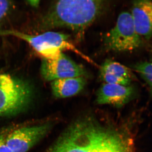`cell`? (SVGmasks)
<instances>
[{
  "mask_svg": "<svg viewBox=\"0 0 152 152\" xmlns=\"http://www.w3.org/2000/svg\"><path fill=\"white\" fill-rule=\"evenodd\" d=\"M143 39L137 32L131 13L123 12L115 26L105 34L103 45L107 51H132L141 47Z\"/></svg>",
  "mask_w": 152,
  "mask_h": 152,
  "instance_id": "5b68a950",
  "label": "cell"
},
{
  "mask_svg": "<svg viewBox=\"0 0 152 152\" xmlns=\"http://www.w3.org/2000/svg\"><path fill=\"white\" fill-rule=\"evenodd\" d=\"M86 83L85 77L58 79L51 82L52 93L59 99L70 97L81 92Z\"/></svg>",
  "mask_w": 152,
  "mask_h": 152,
  "instance_id": "8fae6325",
  "label": "cell"
},
{
  "mask_svg": "<svg viewBox=\"0 0 152 152\" xmlns=\"http://www.w3.org/2000/svg\"><path fill=\"white\" fill-rule=\"evenodd\" d=\"M51 126L45 123L17 129L6 138V143L14 152H27L48 134Z\"/></svg>",
  "mask_w": 152,
  "mask_h": 152,
  "instance_id": "52a82bcc",
  "label": "cell"
},
{
  "mask_svg": "<svg viewBox=\"0 0 152 152\" xmlns=\"http://www.w3.org/2000/svg\"><path fill=\"white\" fill-rule=\"evenodd\" d=\"M131 13L139 35L147 39L152 38V1L148 0L134 1Z\"/></svg>",
  "mask_w": 152,
  "mask_h": 152,
  "instance_id": "9c48e42d",
  "label": "cell"
},
{
  "mask_svg": "<svg viewBox=\"0 0 152 152\" xmlns=\"http://www.w3.org/2000/svg\"><path fill=\"white\" fill-rule=\"evenodd\" d=\"M151 51H152V50Z\"/></svg>",
  "mask_w": 152,
  "mask_h": 152,
  "instance_id": "2e32d148",
  "label": "cell"
},
{
  "mask_svg": "<svg viewBox=\"0 0 152 152\" xmlns=\"http://www.w3.org/2000/svg\"><path fill=\"white\" fill-rule=\"evenodd\" d=\"M41 74L45 80L51 82L66 78L86 77L88 75L83 66L74 61L63 53L54 59H43Z\"/></svg>",
  "mask_w": 152,
  "mask_h": 152,
  "instance_id": "8992f818",
  "label": "cell"
},
{
  "mask_svg": "<svg viewBox=\"0 0 152 152\" xmlns=\"http://www.w3.org/2000/svg\"><path fill=\"white\" fill-rule=\"evenodd\" d=\"M1 34L10 35L27 42L43 58L54 59L60 56L64 50H71L93 64L92 60L83 53L69 40V36L53 31H47L37 35L26 34L15 31H6Z\"/></svg>",
  "mask_w": 152,
  "mask_h": 152,
  "instance_id": "3957f363",
  "label": "cell"
},
{
  "mask_svg": "<svg viewBox=\"0 0 152 152\" xmlns=\"http://www.w3.org/2000/svg\"><path fill=\"white\" fill-rule=\"evenodd\" d=\"M99 76L101 80L106 83L129 86L134 75L129 69L122 64L107 59L100 68Z\"/></svg>",
  "mask_w": 152,
  "mask_h": 152,
  "instance_id": "30bf717a",
  "label": "cell"
},
{
  "mask_svg": "<svg viewBox=\"0 0 152 152\" xmlns=\"http://www.w3.org/2000/svg\"><path fill=\"white\" fill-rule=\"evenodd\" d=\"M109 1L99 0H61L55 1L39 21L41 29L66 28L81 39L85 31L105 12Z\"/></svg>",
  "mask_w": 152,
  "mask_h": 152,
  "instance_id": "7a4b0ae2",
  "label": "cell"
},
{
  "mask_svg": "<svg viewBox=\"0 0 152 152\" xmlns=\"http://www.w3.org/2000/svg\"><path fill=\"white\" fill-rule=\"evenodd\" d=\"M31 85L8 74H0V117L11 116L25 111L32 100Z\"/></svg>",
  "mask_w": 152,
  "mask_h": 152,
  "instance_id": "277c9868",
  "label": "cell"
},
{
  "mask_svg": "<svg viewBox=\"0 0 152 152\" xmlns=\"http://www.w3.org/2000/svg\"><path fill=\"white\" fill-rule=\"evenodd\" d=\"M30 4L31 5L34 7H37L38 5L39 4V1H30Z\"/></svg>",
  "mask_w": 152,
  "mask_h": 152,
  "instance_id": "9a60e30c",
  "label": "cell"
},
{
  "mask_svg": "<svg viewBox=\"0 0 152 152\" xmlns=\"http://www.w3.org/2000/svg\"><path fill=\"white\" fill-rule=\"evenodd\" d=\"M129 129L102 124L92 118L78 120L46 152H136Z\"/></svg>",
  "mask_w": 152,
  "mask_h": 152,
  "instance_id": "6da1fadb",
  "label": "cell"
},
{
  "mask_svg": "<svg viewBox=\"0 0 152 152\" xmlns=\"http://www.w3.org/2000/svg\"><path fill=\"white\" fill-rule=\"evenodd\" d=\"M12 6V4L10 1H0V21L7 15Z\"/></svg>",
  "mask_w": 152,
  "mask_h": 152,
  "instance_id": "4fadbf2b",
  "label": "cell"
},
{
  "mask_svg": "<svg viewBox=\"0 0 152 152\" xmlns=\"http://www.w3.org/2000/svg\"><path fill=\"white\" fill-rule=\"evenodd\" d=\"M137 91L132 86L104 83L98 90L96 102L99 104L112 105L121 107L135 97Z\"/></svg>",
  "mask_w": 152,
  "mask_h": 152,
  "instance_id": "ba28073f",
  "label": "cell"
},
{
  "mask_svg": "<svg viewBox=\"0 0 152 152\" xmlns=\"http://www.w3.org/2000/svg\"><path fill=\"white\" fill-rule=\"evenodd\" d=\"M0 152H14L7 145L3 135H0Z\"/></svg>",
  "mask_w": 152,
  "mask_h": 152,
  "instance_id": "5bb4252c",
  "label": "cell"
},
{
  "mask_svg": "<svg viewBox=\"0 0 152 152\" xmlns=\"http://www.w3.org/2000/svg\"><path fill=\"white\" fill-rule=\"evenodd\" d=\"M133 69L146 83L152 96V62H140L134 64Z\"/></svg>",
  "mask_w": 152,
  "mask_h": 152,
  "instance_id": "7c38bea8",
  "label": "cell"
}]
</instances>
